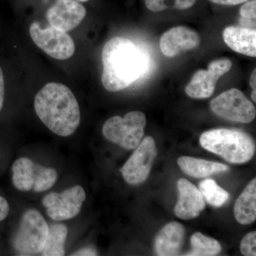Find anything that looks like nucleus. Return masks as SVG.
I'll use <instances>...</instances> for the list:
<instances>
[{
	"mask_svg": "<svg viewBox=\"0 0 256 256\" xmlns=\"http://www.w3.org/2000/svg\"><path fill=\"white\" fill-rule=\"evenodd\" d=\"M102 84L108 92H117L130 86L146 74L148 54L131 40L116 36L106 44L102 52Z\"/></svg>",
	"mask_w": 256,
	"mask_h": 256,
	"instance_id": "1",
	"label": "nucleus"
},
{
	"mask_svg": "<svg viewBox=\"0 0 256 256\" xmlns=\"http://www.w3.org/2000/svg\"><path fill=\"white\" fill-rule=\"evenodd\" d=\"M34 108L42 122L62 137L72 136L80 124L78 101L72 90L63 84H46L35 97Z\"/></svg>",
	"mask_w": 256,
	"mask_h": 256,
	"instance_id": "2",
	"label": "nucleus"
},
{
	"mask_svg": "<svg viewBox=\"0 0 256 256\" xmlns=\"http://www.w3.org/2000/svg\"><path fill=\"white\" fill-rule=\"evenodd\" d=\"M202 148L232 164H244L255 154L254 140L247 133L236 130L214 129L200 137Z\"/></svg>",
	"mask_w": 256,
	"mask_h": 256,
	"instance_id": "3",
	"label": "nucleus"
},
{
	"mask_svg": "<svg viewBox=\"0 0 256 256\" xmlns=\"http://www.w3.org/2000/svg\"><path fill=\"white\" fill-rule=\"evenodd\" d=\"M146 126V114L132 111L124 118L114 116L108 120L102 127V134L108 140L131 150L140 143Z\"/></svg>",
	"mask_w": 256,
	"mask_h": 256,
	"instance_id": "4",
	"label": "nucleus"
},
{
	"mask_svg": "<svg viewBox=\"0 0 256 256\" xmlns=\"http://www.w3.org/2000/svg\"><path fill=\"white\" fill-rule=\"evenodd\" d=\"M12 170L13 184L22 192L47 191L58 178L56 170L36 164L28 158L16 160Z\"/></svg>",
	"mask_w": 256,
	"mask_h": 256,
	"instance_id": "5",
	"label": "nucleus"
},
{
	"mask_svg": "<svg viewBox=\"0 0 256 256\" xmlns=\"http://www.w3.org/2000/svg\"><path fill=\"white\" fill-rule=\"evenodd\" d=\"M48 226L40 212L30 210L22 218L14 240V248L23 255L42 252L48 236Z\"/></svg>",
	"mask_w": 256,
	"mask_h": 256,
	"instance_id": "6",
	"label": "nucleus"
},
{
	"mask_svg": "<svg viewBox=\"0 0 256 256\" xmlns=\"http://www.w3.org/2000/svg\"><path fill=\"white\" fill-rule=\"evenodd\" d=\"M210 106L216 114L227 120L249 124L256 118L255 106L236 88L224 92L212 100Z\"/></svg>",
	"mask_w": 256,
	"mask_h": 256,
	"instance_id": "7",
	"label": "nucleus"
},
{
	"mask_svg": "<svg viewBox=\"0 0 256 256\" xmlns=\"http://www.w3.org/2000/svg\"><path fill=\"white\" fill-rule=\"evenodd\" d=\"M30 33L35 44L52 58L66 60L75 53L73 38L66 32L52 26L42 28L34 22L30 26Z\"/></svg>",
	"mask_w": 256,
	"mask_h": 256,
	"instance_id": "8",
	"label": "nucleus"
},
{
	"mask_svg": "<svg viewBox=\"0 0 256 256\" xmlns=\"http://www.w3.org/2000/svg\"><path fill=\"white\" fill-rule=\"evenodd\" d=\"M86 198L85 190L77 185L62 193L52 192L42 200L47 214L56 220H68L76 216Z\"/></svg>",
	"mask_w": 256,
	"mask_h": 256,
	"instance_id": "9",
	"label": "nucleus"
},
{
	"mask_svg": "<svg viewBox=\"0 0 256 256\" xmlns=\"http://www.w3.org/2000/svg\"><path fill=\"white\" fill-rule=\"evenodd\" d=\"M156 156V141L150 136L146 137L138 144L120 170L126 182L134 185L146 181Z\"/></svg>",
	"mask_w": 256,
	"mask_h": 256,
	"instance_id": "10",
	"label": "nucleus"
},
{
	"mask_svg": "<svg viewBox=\"0 0 256 256\" xmlns=\"http://www.w3.org/2000/svg\"><path fill=\"white\" fill-rule=\"evenodd\" d=\"M232 63L228 58L210 62L207 70H198L186 86L185 92L195 99L208 98L215 92L218 79L230 70Z\"/></svg>",
	"mask_w": 256,
	"mask_h": 256,
	"instance_id": "11",
	"label": "nucleus"
},
{
	"mask_svg": "<svg viewBox=\"0 0 256 256\" xmlns=\"http://www.w3.org/2000/svg\"><path fill=\"white\" fill-rule=\"evenodd\" d=\"M86 14L85 6L77 0H56L47 11L46 18L50 26L68 32L76 28Z\"/></svg>",
	"mask_w": 256,
	"mask_h": 256,
	"instance_id": "12",
	"label": "nucleus"
},
{
	"mask_svg": "<svg viewBox=\"0 0 256 256\" xmlns=\"http://www.w3.org/2000/svg\"><path fill=\"white\" fill-rule=\"evenodd\" d=\"M200 42V37L196 32L185 26H176L162 36L160 46L163 54L171 58L182 52L197 48Z\"/></svg>",
	"mask_w": 256,
	"mask_h": 256,
	"instance_id": "13",
	"label": "nucleus"
},
{
	"mask_svg": "<svg viewBox=\"0 0 256 256\" xmlns=\"http://www.w3.org/2000/svg\"><path fill=\"white\" fill-rule=\"evenodd\" d=\"M178 200L174 214L184 220H193L204 210L205 202L200 190L185 178H180L178 184Z\"/></svg>",
	"mask_w": 256,
	"mask_h": 256,
	"instance_id": "14",
	"label": "nucleus"
},
{
	"mask_svg": "<svg viewBox=\"0 0 256 256\" xmlns=\"http://www.w3.org/2000/svg\"><path fill=\"white\" fill-rule=\"evenodd\" d=\"M226 44L234 52L250 57L256 56L255 28L230 26L224 30Z\"/></svg>",
	"mask_w": 256,
	"mask_h": 256,
	"instance_id": "15",
	"label": "nucleus"
},
{
	"mask_svg": "<svg viewBox=\"0 0 256 256\" xmlns=\"http://www.w3.org/2000/svg\"><path fill=\"white\" fill-rule=\"evenodd\" d=\"M184 234V228L181 224L171 222L166 224L156 237L154 249L156 255H178L182 246Z\"/></svg>",
	"mask_w": 256,
	"mask_h": 256,
	"instance_id": "16",
	"label": "nucleus"
},
{
	"mask_svg": "<svg viewBox=\"0 0 256 256\" xmlns=\"http://www.w3.org/2000/svg\"><path fill=\"white\" fill-rule=\"evenodd\" d=\"M234 216L242 225L252 224L256 220V180L254 178L242 192L234 206Z\"/></svg>",
	"mask_w": 256,
	"mask_h": 256,
	"instance_id": "17",
	"label": "nucleus"
},
{
	"mask_svg": "<svg viewBox=\"0 0 256 256\" xmlns=\"http://www.w3.org/2000/svg\"><path fill=\"white\" fill-rule=\"evenodd\" d=\"M178 165L185 174L195 178H204L228 170L227 165L192 156H181Z\"/></svg>",
	"mask_w": 256,
	"mask_h": 256,
	"instance_id": "18",
	"label": "nucleus"
},
{
	"mask_svg": "<svg viewBox=\"0 0 256 256\" xmlns=\"http://www.w3.org/2000/svg\"><path fill=\"white\" fill-rule=\"evenodd\" d=\"M68 229L64 224H54L48 228V236L42 255L44 256H62L65 255L66 240Z\"/></svg>",
	"mask_w": 256,
	"mask_h": 256,
	"instance_id": "19",
	"label": "nucleus"
},
{
	"mask_svg": "<svg viewBox=\"0 0 256 256\" xmlns=\"http://www.w3.org/2000/svg\"><path fill=\"white\" fill-rule=\"evenodd\" d=\"M192 250L186 256H212L220 254L222 246L215 239L207 237L200 232L193 234L191 238Z\"/></svg>",
	"mask_w": 256,
	"mask_h": 256,
	"instance_id": "20",
	"label": "nucleus"
},
{
	"mask_svg": "<svg viewBox=\"0 0 256 256\" xmlns=\"http://www.w3.org/2000/svg\"><path fill=\"white\" fill-rule=\"evenodd\" d=\"M200 191L204 200L215 207H220L228 200L229 194L217 184L214 180L206 178L200 184Z\"/></svg>",
	"mask_w": 256,
	"mask_h": 256,
	"instance_id": "21",
	"label": "nucleus"
},
{
	"mask_svg": "<svg viewBox=\"0 0 256 256\" xmlns=\"http://www.w3.org/2000/svg\"><path fill=\"white\" fill-rule=\"evenodd\" d=\"M196 2V0H146L148 9L152 12H161L166 9L188 10Z\"/></svg>",
	"mask_w": 256,
	"mask_h": 256,
	"instance_id": "22",
	"label": "nucleus"
},
{
	"mask_svg": "<svg viewBox=\"0 0 256 256\" xmlns=\"http://www.w3.org/2000/svg\"><path fill=\"white\" fill-rule=\"evenodd\" d=\"M240 252L246 256H256V232L248 234L240 242Z\"/></svg>",
	"mask_w": 256,
	"mask_h": 256,
	"instance_id": "23",
	"label": "nucleus"
},
{
	"mask_svg": "<svg viewBox=\"0 0 256 256\" xmlns=\"http://www.w3.org/2000/svg\"><path fill=\"white\" fill-rule=\"evenodd\" d=\"M240 16L246 20H255L256 18V0L247 2L240 10Z\"/></svg>",
	"mask_w": 256,
	"mask_h": 256,
	"instance_id": "24",
	"label": "nucleus"
},
{
	"mask_svg": "<svg viewBox=\"0 0 256 256\" xmlns=\"http://www.w3.org/2000/svg\"><path fill=\"white\" fill-rule=\"evenodd\" d=\"M9 204L4 198L0 196V222L6 218V216L9 214Z\"/></svg>",
	"mask_w": 256,
	"mask_h": 256,
	"instance_id": "25",
	"label": "nucleus"
},
{
	"mask_svg": "<svg viewBox=\"0 0 256 256\" xmlns=\"http://www.w3.org/2000/svg\"><path fill=\"white\" fill-rule=\"evenodd\" d=\"M4 100V79L2 70L0 67V112L3 108Z\"/></svg>",
	"mask_w": 256,
	"mask_h": 256,
	"instance_id": "26",
	"label": "nucleus"
},
{
	"mask_svg": "<svg viewBox=\"0 0 256 256\" xmlns=\"http://www.w3.org/2000/svg\"><path fill=\"white\" fill-rule=\"evenodd\" d=\"M215 4L222 5H237L246 2L248 0H210Z\"/></svg>",
	"mask_w": 256,
	"mask_h": 256,
	"instance_id": "27",
	"label": "nucleus"
},
{
	"mask_svg": "<svg viewBox=\"0 0 256 256\" xmlns=\"http://www.w3.org/2000/svg\"><path fill=\"white\" fill-rule=\"evenodd\" d=\"M72 256H97V252L92 248H86L76 252Z\"/></svg>",
	"mask_w": 256,
	"mask_h": 256,
	"instance_id": "28",
	"label": "nucleus"
},
{
	"mask_svg": "<svg viewBox=\"0 0 256 256\" xmlns=\"http://www.w3.org/2000/svg\"><path fill=\"white\" fill-rule=\"evenodd\" d=\"M250 82H249V84H250V86H252V90H256V70L254 69L252 70V76L250 77Z\"/></svg>",
	"mask_w": 256,
	"mask_h": 256,
	"instance_id": "29",
	"label": "nucleus"
},
{
	"mask_svg": "<svg viewBox=\"0 0 256 256\" xmlns=\"http://www.w3.org/2000/svg\"><path fill=\"white\" fill-rule=\"evenodd\" d=\"M256 90H252V100H254V102H256Z\"/></svg>",
	"mask_w": 256,
	"mask_h": 256,
	"instance_id": "30",
	"label": "nucleus"
},
{
	"mask_svg": "<svg viewBox=\"0 0 256 256\" xmlns=\"http://www.w3.org/2000/svg\"><path fill=\"white\" fill-rule=\"evenodd\" d=\"M77 1H78V2H88V1H89V0H77Z\"/></svg>",
	"mask_w": 256,
	"mask_h": 256,
	"instance_id": "31",
	"label": "nucleus"
}]
</instances>
